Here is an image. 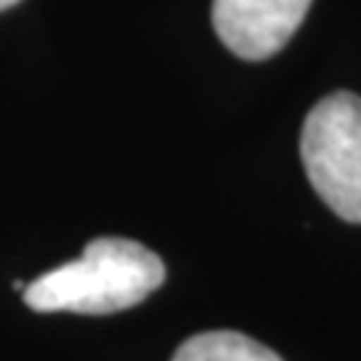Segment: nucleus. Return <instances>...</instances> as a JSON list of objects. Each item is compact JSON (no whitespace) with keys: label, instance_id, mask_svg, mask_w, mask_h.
I'll use <instances>...</instances> for the list:
<instances>
[{"label":"nucleus","instance_id":"f257e3e1","mask_svg":"<svg viewBox=\"0 0 361 361\" xmlns=\"http://www.w3.org/2000/svg\"><path fill=\"white\" fill-rule=\"evenodd\" d=\"M166 279V265L155 252L131 238L102 235L83 255L43 273L25 286V302L38 313L110 316L140 305Z\"/></svg>","mask_w":361,"mask_h":361},{"label":"nucleus","instance_id":"7ed1b4c3","mask_svg":"<svg viewBox=\"0 0 361 361\" xmlns=\"http://www.w3.org/2000/svg\"><path fill=\"white\" fill-rule=\"evenodd\" d=\"M313 0H214L212 22L235 56L259 62L284 49Z\"/></svg>","mask_w":361,"mask_h":361},{"label":"nucleus","instance_id":"20e7f679","mask_svg":"<svg viewBox=\"0 0 361 361\" xmlns=\"http://www.w3.org/2000/svg\"><path fill=\"white\" fill-rule=\"evenodd\" d=\"M171 361H284L276 350L231 329L188 337Z\"/></svg>","mask_w":361,"mask_h":361},{"label":"nucleus","instance_id":"f03ea898","mask_svg":"<svg viewBox=\"0 0 361 361\" xmlns=\"http://www.w3.org/2000/svg\"><path fill=\"white\" fill-rule=\"evenodd\" d=\"M300 155L313 190L345 222H361V97L337 91L305 118Z\"/></svg>","mask_w":361,"mask_h":361},{"label":"nucleus","instance_id":"39448f33","mask_svg":"<svg viewBox=\"0 0 361 361\" xmlns=\"http://www.w3.org/2000/svg\"><path fill=\"white\" fill-rule=\"evenodd\" d=\"M16 3H19V0H0V11H3V8H11Z\"/></svg>","mask_w":361,"mask_h":361}]
</instances>
